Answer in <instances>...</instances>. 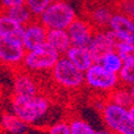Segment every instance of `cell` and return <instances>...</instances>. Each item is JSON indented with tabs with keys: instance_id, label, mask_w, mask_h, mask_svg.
Listing matches in <instances>:
<instances>
[{
	"instance_id": "6da1fadb",
	"label": "cell",
	"mask_w": 134,
	"mask_h": 134,
	"mask_svg": "<svg viewBox=\"0 0 134 134\" xmlns=\"http://www.w3.org/2000/svg\"><path fill=\"white\" fill-rule=\"evenodd\" d=\"M11 110L17 117L29 126H39L47 119L53 108V102L44 92L36 96H12L10 99Z\"/></svg>"
},
{
	"instance_id": "7a4b0ae2",
	"label": "cell",
	"mask_w": 134,
	"mask_h": 134,
	"mask_svg": "<svg viewBox=\"0 0 134 134\" xmlns=\"http://www.w3.org/2000/svg\"><path fill=\"white\" fill-rule=\"evenodd\" d=\"M48 75L53 86L66 93H76L85 87V72L64 56L60 57Z\"/></svg>"
},
{
	"instance_id": "3957f363",
	"label": "cell",
	"mask_w": 134,
	"mask_h": 134,
	"mask_svg": "<svg viewBox=\"0 0 134 134\" xmlns=\"http://www.w3.org/2000/svg\"><path fill=\"white\" fill-rule=\"evenodd\" d=\"M119 74L108 71L99 63H94L88 70L85 71V87L94 96L108 98L112 91L119 87Z\"/></svg>"
},
{
	"instance_id": "277c9868",
	"label": "cell",
	"mask_w": 134,
	"mask_h": 134,
	"mask_svg": "<svg viewBox=\"0 0 134 134\" xmlns=\"http://www.w3.org/2000/svg\"><path fill=\"white\" fill-rule=\"evenodd\" d=\"M99 115L105 128L114 134H134V120L127 108L116 105L106 98Z\"/></svg>"
},
{
	"instance_id": "5b68a950",
	"label": "cell",
	"mask_w": 134,
	"mask_h": 134,
	"mask_svg": "<svg viewBox=\"0 0 134 134\" xmlns=\"http://www.w3.org/2000/svg\"><path fill=\"white\" fill-rule=\"evenodd\" d=\"M60 57L62 56L54 48L48 44H45L39 48L27 51L21 68L34 75L42 76L50 74Z\"/></svg>"
},
{
	"instance_id": "8992f818",
	"label": "cell",
	"mask_w": 134,
	"mask_h": 134,
	"mask_svg": "<svg viewBox=\"0 0 134 134\" xmlns=\"http://www.w3.org/2000/svg\"><path fill=\"white\" fill-rule=\"evenodd\" d=\"M77 17V10L74 6V4L68 0H63V1L51 3L37 19L48 30H51V29H68Z\"/></svg>"
},
{
	"instance_id": "52a82bcc",
	"label": "cell",
	"mask_w": 134,
	"mask_h": 134,
	"mask_svg": "<svg viewBox=\"0 0 134 134\" xmlns=\"http://www.w3.org/2000/svg\"><path fill=\"white\" fill-rule=\"evenodd\" d=\"M22 39L0 34V65L11 70H18L22 66L25 56Z\"/></svg>"
},
{
	"instance_id": "ba28073f",
	"label": "cell",
	"mask_w": 134,
	"mask_h": 134,
	"mask_svg": "<svg viewBox=\"0 0 134 134\" xmlns=\"http://www.w3.org/2000/svg\"><path fill=\"white\" fill-rule=\"evenodd\" d=\"M42 88L39 76L23 70H16L12 77V96H36Z\"/></svg>"
},
{
	"instance_id": "9c48e42d",
	"label": "cell",
	"mask_w": 134,
	"mask_h": 134,
	"mask_svg": "<svg viewBox=\"0 0 134 134\" xmlns=\"http://www.w3.org/2000/svg\"><path fill=\"white\" fill-rule=\"evenodd\" d=\"M117 42H119L117 37L110 29L96 30L92 40L88 44V48L93 56L94 62L98 63V60L100 59V57L103 54H105L106 52H109L111 50H115Z\"/></svg>"
},
{
	"instance_id": "30bf717a",
	"label": "cell",
	"mask_w": 134,
	"mask_h": 134,
	"mask_svg": "<svg viewBox=\"0 0 134 134\" xmlns=\"http://www.w3.org/2000/svg\"><path fill=\"white\" fill-rule=\"evenodd\" d=\"M47 31L48 29L37 18L33 19L30 23L24 25L22 42L25 51L35 50L47 44Z\"/></svg>"
},
{
	"instance_id": "8fae6325",
	"label": "cell",
	"mask_w": 134,
	"mask_h": 134,
	"mask_svg": "<svg viewBox=\"0 0 134 134\" xmlns=\"http://www.w3.org/2000/svg\"><path fill=\"white\" fill-rule=\"evenodd\" d=\"M108 29L115 34L119 41L134 44V19L123 12L115 10Z\"/></svg>"
},
{
	"instance_id": "7c38bea8",
	"label": "cell",
	"mask_w": 134,
	"mask_h": 134,
	"mask_svg": "<svg viewBox=\"0 0 134 134\" xmlns=\"http://www.w3.org/2000/svg\"><path fill=\"white\" fill-rule=\"evenodd\" d=\"M66 30L72 46H88L97 29L86 17H77Z\"/></svg>"
},
{
	"instance_id": "4fadbf2b",
	"label": "cell",
	"mask_w": 134,
	"mask_h": 134,
	"mask_svg": "<svg viewBox=\"0 0 134 134\" xmlns=\"http://www.w3.org/2000/svg\"><path fill=\"white\" fill-rule=\"evenodd\" d=\"M115 10L109 4L103 1H93L91 3L86 11V18L90 21L96 29H108L111 17Z\"/></svg>"
},
{
	"instance_id": "5bb4252c",
	"label": "cell",
	"mask_w": 134,
	"mask_h": 134,
	"mask_svg": "<svg viewBox=\"0 0 134 134\" xmlns=\"http://www.w3.org/2000/svg\"><path fill=\"white\" fill-rule=\"evenodd\" d=\"M64 57H66L76 68L83 72L96 63L88 46H71L66 51Z\"/></svg>"
},
{
	"instance_id": "9a60e30c",
	"label": "cell",
	"mask_w": 134,
	"mask_h": 134,
	"mask_svg": "<svg viewBox=\"0 0 134 134\" xmlns=\"http://www.w3.org/2000/svg\"><path fill=\"white\" fill-rule=\"evenodd\" d=\"M29 127L12 111H4L0 117V128L7 134H28Z\"/></svg>"
},
{
	"instance_id": "2e32d148",
	"label": "cell",
	"mask_w": 134,
	"mask_h": 134,
	"mask_svg": "<svg viewBox=\"0 0 134 134\" xmlns=\"http://www.w3.org/2000/svg\"><path fill=\"white\" fill-rule=\"evenodd\" d=\"M47 44L57 51L60 56H64L66 51L72 46L70 36L66 29H51L47 31Z\"/></svg>"
},
{
	"instance_id": "e0dca14e",
	"label": "cell",
	"mask_w": 134,
	"mask_h": 134,
	"mask_svg": "<svg viewBox=\"0 0 134 134\" xmlns=\"http://www.w3.org/2000/svg\"><path fill=\"white\" fill-rule=\"evenodd\" d=\"M24 25L13 21L5 11L0 10V34L22 39Z\"/></svg>"
},
{
	"instance_id": "ac0fdd59",
	"label": "cell",
	"mask_w": 134,
	"mask_h": 134,
	"mask_svg": "<svg viewBox=\"0 0 134 134\" xmlns=\"http://www.w3.org/2000/svg\"><path fill=\"white\" fill-rule=\"evenodd\" d=\"M98 63L103 68H105L108 71L114 72V74H119L123 66V60L121 59V57L116 52V50H111L106 52L105 54H103L100 57V59L98 60Z\"/></svg>"
},
{
	"instance_id": "d6986e66",
	"label": "cell",
	"mask_w": 134,
	"mask_h": 134,
	"mask_svg": "<svg viewBox=\"0 0 134 134\" xmlns=\"http://www.w3.org/2000/svg\"><path fill=\"white\" fill-rule=\"evenodd\" d=\"M108 99L112 103H115L116 105L123 106V108H127V109L134 103L129 87H126V86H122V85H120L115 91H112L108 96Z\"/></svg>"
},
{
	"instance_id": "ffe728a7",
	"label": "cell",
	"mask_w": 134,
	"mask_h": 134,
	"mask_svg": "<svg viewBox=\"0 0 134 134\" xmlns=\"http://www.w3.org/2000/svg\"><path fill=\"white\" fill-rule=\"evenodd\" d=\"M70 133L71 134H96V128L91 125L87 120L80 116H72L68 119Z\"/></svg>"
},
{
	"instance_id": "44dd1931",
	"label": "cell",
	"mask_w": 134,
	"mask_h": 134,
	"mask_svg": "<svg viewBox=\"0 0 134 134\" xmlns=\"http://www.w3.org/2000/svg\"><path fill=\"white\" fill-rule=\"evenodd\" d=\"M5 12L13 19L16 21L17 23L22 25H27L28 23H30L34 18V16L30 13L27 6L24 4L23 5H18V6H13V7H10V9L5 10Z\"/></svg>"
},
{
	"instance_id": "7402d4cb",
	"label": "cell",
	"mask_w": 134,
	"mask_h": 134,
	"mask_svg": "<svg viewBox=\"0 0 134 134\" xmlns=\"http://www.w3.org/2000/svg\"><path fill=\"white\" fill-rule=\"evenodd\" d=\"M115 50L120 54L121 59L123 60V64L134 63V44L119 41L115 47Z\"/></svg>"
},
{
	"instance_id": "603a6c76",
	"label": "cell",
	"mask_w": 134,
	"mask_h": 134,
	"mask_svg": "<svg viewBox=\"0 0 134 134\" xmlns=\"http://www.w3.org/2000/svg\"><path fill=\"white\" fill-rule=\"evenodd\" d=\"M50 4V0H24V5L34 16V18H39Z\"/></svg>"
},
{
	"instance_id": "cb8c5ba5",
	"label": "cell",
	"mask_w": 134,
	"mask_h": 134,
	"mask_svg": "<svg viewBox=\"0 0 134 134\" xmlns=\"http://www.w3.org/2000/svg\"><path fill=\"white\" fill-rule=\"evenodd\" d=\"M119 77L122 86H126V87L134 86V63L123 64L119 72Z\"/></svg>"
},
{
	"instance_id": "d4e9b609",
	"label": "cell",
	"mask_w": 134,
	"mask_h": 134,
	"mask_svg": "<svg viewBox=\"0 0 134 134\" xmlns=\"http://www.w3.org/2000/svg\"><path fill=\"white\" fill-rule=\"evenodd\" d=\"M47 134H71L68 120H59L51 123L46 129Z\"/></svg>"
},
{
	"instance_id": "484cf974",
	"label": "cell",
	"mask_w": 134,
	"mask_h": 134,
	"mask_svg": "<svg viewBox=\"0 0 134 134\" xmlns=\"http://www.w3.org/2000/svg\"><path fill=\"white\" fill-rule=\"evenodd\" d=\"M115 7L117 11L134 19V0H116Z\"/></svg>"
},
{
	"instance_id": "4316f807",
	"label": "cell",
	"mask_w": 134,
	"mask_h": 134,
	"mask_svg": "<svg viewBox=\"0 0 134 134\" xmlns=\"http://www.w3.org/2000/svg\"><path fill=\"white\" fill-rule=\"evenodd\" d=\"M24 0H0V10H5L10 9L13 6H18V5H23Z\"/></svg>"
},
{
	"instance_id": "83f0119b",
	"label": "cell",
	"mask_w": 134,
	"mask_h": 134,
	"mask_svg": "<svg viewBox=\"0 0 134 134\" xmlns=\"http://www.w3.org/2000/svg\"><path fill=\"white\" fill-rule=\"evenodd\" d=\"M96 134H114L112 132H110L108 128H100V129H97L96 131Z\"/></svg>"
},
{
	"instance_id": "f1b7e54d",
	"label": "cell",
	"mask_w": 134,
	"mask_h": 134,
	"mask_svg": "<svg viewBox=\"0 0 134 134\" xmlns=\"http://www.w3.org/2000/svg\"><path fill=\"white\" fill-rule=\"evenodd\" d=\"M128 110H129V112H131V115H132V117H133V120H134V103L132 104L129 108H128Z\"/></svg>"
},
{
	"instance_id": "f546056e",
	"label": "cell",
	"mask_w": 134,
	"mask_h": 134,
	"mask_svg": "<svg viewBox=\"0 0 134 134\" xmlns=\"http://www.w3.org/2000/svg\"><path fill=\"white\" fill-rule=\"evenodd\" d=\"M129 91H131L132 98H133V100H134V86H132V87H129Z\"/></svg>"
},
{
	"instance_id": "4dcf8cb0",
	"label": "cell",
	"mask_w": 134,
	"mask_h": 134,
	"mask_svg": "<svg viewBox=\"0 0 134 134\" xmlns=\"http://www.w3.org/2000/svg\"><path fill=\"white\" fill-rule=\"evenodd\" d=\"M51 3H57V1H63V0H50Z\"/></svg>"
}]
</instances>
